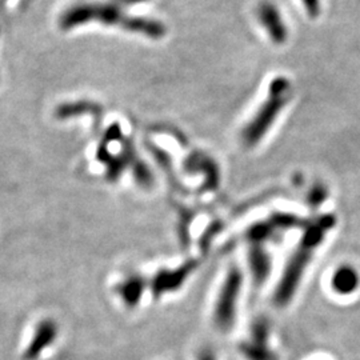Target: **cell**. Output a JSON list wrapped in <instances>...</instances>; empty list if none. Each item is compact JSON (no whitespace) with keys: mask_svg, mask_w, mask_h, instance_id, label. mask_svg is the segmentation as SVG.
Segmentation results:
<instances>
[{"mask_svg":"<svg viewBox=\"0 0 360 360\" xmlns=\"http://www.w3.org/2000/svg\"><path fill=\"white\" fill-rule=\"evenodd\" d=\"M335 224L336 218L331 214H327L315 219L307 226L300 243L297 245L295 252L287 263L282 279L278 284L275 292L276 304L285 306L292 299V296L295 295L296 288L311 262V257L316 251V248L322 245L328 231L334 229Z\"/></svg>","mask_w":360,"mask_h":360,"instance_id":"1","label":"cell"},{"mask_svg":"<svg viewBox=\"0 0 360 360\" xmlns=\"http://www.w3.org/2000/svg\"><path fill=\"white\" fill-rule=\"evenodd\" d=\"M290 98V83L278 77L271 83L270 95L267 102L263 104L254 120L245 127L243 139L247 146H255L266 135L276 116L282 111Z\"/></svg>","mask_w":360,"mask_h":360,"instance_id":"2","label":"cell"},{"mask_svg":"<svg viewBox=\"0 0 360 360\" xmlns=\"http://www.w3.org/2000/svg\"><path fill=\"white\" fill-rule=\"evenodd\" d=\"M242 290V274L238 269H232L220 288L218 300L214 309V321L217 327L227 331L233 326L236 316V306L238 299Z\"/></svg>","mask_w":360,"mask_h":360,"instance_id":"3","label":"cell"},{"mask_svg":"<svg viewBox=\"0 0 360 360\" xmlns=\"http://www.w3.org/2000/svg\"><path fill=\"white\" fill-rule=\"evenodd\" d=\"M58 335V326L51 319H44L39 323L35 334L25 351V359L37 360L40 354L50 347Z\"/></svg>","mask_w":360,"mask_h":360,"instance_id":"4","label":"cell"},{"mask_svg":"<svg viewBox=\"0 0 360 360\" xmlns=\"http://www.w3.org/2000/svg\"><path fill=\"white\" fill-rule=\"evenodd\" d=\"M257 16L262 23L270 35V38L281 44L284 43L287 39V28L284 26L283 19L281 16V13L278 8L271 4L270 1H263L259 8H257Z\"/></svg>","mask_w":360,"mask_h":360,"instance_id":"5","label":"cell"},{"mask_svg":"<svg viewBox=\"0 0 360 360\" xmlns=\"http://www.w3.org/2000/svg\"><path fill=\"white\" fill-rule=\"evenodd\" d=\"M360 276L358 271L351 266H340L335 271L331 279V285L339 295H349L359 287Z\"/></svg>","mask_w":360,"mask_h":360,"instance_id":"6","label":"cell"},{"mask_svg":"<svg viewBox=\"0 0 360 360\" xmlns=\"http://www.w3.org/2000/svg\"><path fill=\"white\" fill-rule=\"evenodd\" d=\"M269 257L263 254L262 250L252 255V266L257 279H263L269 274Z\"/></svg>","mask_w":360,"mask_h":360,"instance_id":"7","label":"cell"},{"mask_svg":"<svg viewBox=\"0 0 360 360\" xmlns=\"http://www.w3.org/2000/svg\"><path fill=\"white\" fill-rule=\"evenodd\" d=\"M120 294L122 296H124L126 300H129V303L131 304L136 303L138 297L141 295V283L135 279L129 281V283L120 287Z\"/></svg>","mask_w":360,"mask_h":360,"instance_id":"8","label":"cell"},{"mask_svg":"<svg viewBox=\"0 0 360 360\" xmlns=\"http://www.w3.org/2000/svg\"><path fill=\"white\" fill-rule=\"evenodd\" d=\"M327 198V188L323 184H316L309 193V202L312 206H319Z\"/></svg>","mask_w":360,"mask_h":360,"instance_id":"9","label":"cell"},{"mask_svg":"<svg viewBox=\"0 0 360 360\" xmlns=\"http://www.w3.org/2000/svg\"><path fill=\"white\" fill-rule=\"evenodd\" d=\"M303 4L311 18H316L321 13V0H303Z\"/></svg>","mask_w":360,"mask_h":360,"instance_id":"10","label":"cell"},{"mask_svg":"<svg viewBox=\"0 0 360 360\" xmlns=\"http://www.w3.org/2000/svg\"><path fill=\"white\" fill-rule=\"evenodd\" d=\"M116 4H124V6H132V4H138L146 0H115Z\"/></svg>","mask_w":360,"mask_h":360,"instance_id":"11","label":"cell"},{"mask_svg":"<svg viewBox=\"0 0 360 360\" xmlns=\"http://www.w3.org/2000/svg\"><path fill=\"white\" fill-rule=\"evenodd\" d=\"M200 360H215V359H214V356H212V354H210V352H206V354H202V356H200Z\"/></svg>","mask_w":360,"mask_h":360,"instance_id":"12","label":"cell"}]
</instances>
